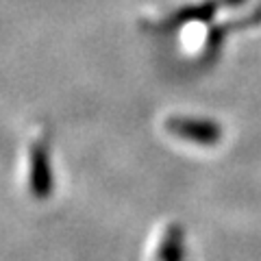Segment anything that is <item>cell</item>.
I'll list each match as a JSON object with an SVG mask.
<instances>
[{
  "label": "cell",
  "instance_id": "obj_1",
  "mask_svg": "<svg viewBox=\"0 0 261 261\" xmlns=\"http://www.w3.org/2000/svg\"><path fill=\"white\" fill-rule=\"evenodd\" d=\"M146 261H192V248L183 224L174 220L161 224L152 233L148 250H146Z\"/></svg>",
  "mask_w": 261,
  "mask_h": 261
},
{
  "label": "cell",
  "instance_id": "obj_2",
  "mask_svg": "<svg viewBox=\"0 0 261 261\" xmlns=\"http://www.w3.org/2000/svg\"><path fill=\"white\" fill-rule=\"evenodd\" d=\"M24 183H27V190L35 200H46L55 190V174H50L48 142L44 137H37V140L31 144Z\"/></svg>",
  "mask_w": 261,
  "mask_h": 261
},
{
  "label": "cell",
  "instance_id": "obj_3",
  "mask_svg": "<svg viewBox=\"0 0 261 261\" xmlns=\"http://www.w3.org/2000/svg\"><path fill=\"white\" fill-rule=\"evenodd\" d=\"M166 128L178 142L190 144L194 148H216V146L222 142V128L207 120L172 118L166 124Z\"/></svg>",
  "mask_w": 261,
  "mask_h": 261
}]
</instances>
